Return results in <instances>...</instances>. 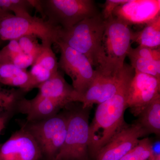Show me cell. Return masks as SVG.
<instances>
[{
    "label": "cell",
    "instance_id": "obj_27",
    "mask_svg": "<svg viewBox=\"0 0 160 160\" xmlns=\"http://www.w3.org/2000/svg\"><path fill=\"white\" fill-rule=\"evenodd\" d=\"M129 0H106L102 15L104 19L107 20L112 16L116 8L120 5L129 2Z\"/></svg>",
    "mask_w": 160,
    "mask_h": 160
},
{
    "label": "cell",
    "instance_id": "obj_12",
    "mask_svg": "<svg viewBox=\"0 0 160 160\" xmlns=\"http://www.w3.org/2000/svg\"><path fill=\"white\" fill-rule=\"evenodd\" d=\"M37 143L24 127L15 132L0 146V160H41Z\"/></svg>",
    "mask_w": 160,
    "mask_h": 160
},
{
    "label": "cell",
    "instance_id": "obj_16",
    "mask_svg": "<svg viewBox=\"0 0 160 160\" xmlns=\"http://www.w3.org/2000/svg\"><path fill=\"white\" fill-rule=\"evenodd\" d=\"M38 94L66 105L71 102L70 98L73 90L58 70L51 78L38 86Z\"/></svg>",
    "mask_w": 160,
    "mask_h": 160
},
{
    "label": "cell",
    "instance_id": "obj_19",
    "mask_svg": "<svg viewBox=\"0 0 160 160\" xmlns=\"http://www.w3.org/2000/svg\"><path fill=\"white\" fill-rule=\"evenodd\" d=\"M137 122L148 133H160V95L148 105L138 116Z\"/></svg>",
    "mask_w": 160,
    "mask_h": 160
},
{
    "label": "cell",
    "instance_id": "obj_23",
    "mask_svg": "<svg viewBox=\"0 0 160 160\" xmlns=\"http://www.w3.org/2000/svg\"><path fill=\"white\" fill-rule=\"evenodd\" d=\"M34 64H38L54 74L58 71V63L51 47L43 46L42 51L38 57Z\"/></svg>",
    "mask_w": 160,
    "mask_h": 160
},
{
    "label": "cell",
    "instance_id": "obj_2",
    "mask_svg": "<svg viewBox=\"0 0 160 160\" xmlns=\"http://www.w3.org/2000/svg\"><path fill=\"white\" fill-rule=\"evenodd\" d=\"M106 20L100 13L82 20L67 29H60L58 40L84 55L95 69L103 62L102 42Z\"/></svg>",
    "mask_w": 160,
    "mask_h": 160
},
{
    "label": "cell",
    "instance_id": "obj_5",
    "mask_svg": "<svg viewBox=\"0 0 160 160\" xmlns=\"http://www.w3.org/2000/svg\"><path fill=\"white\" fill-rule=\"evenodd\" d=\"M102 42L103 62L99 69L105 73H116L122 70L125 60L131 48L132 31L129 26L114 17L106 20Z\"/></svg>",
    "mask_w": 160,
    "mask_h": 160
},
{
    "label": "cell",
    "instance_id": "obj_18",
    "mask_svg": "<svg viewBox=\"0 0 160 160\" xmlns=\"http://www.w3.org/2000/svg\"><path fill=\"white\" fill-rule=\"evenodd\" d=\"M132 42L139 46L157 49L160 46V15L146 24L141 31L132 33Z\"/></svg>",
    "mask_w": 160,
    "mask_h": 160
},
{
    "label": "cell",
    "instance_id": "obj_21",
    "mask_svg": "<svg viewBox=\"0 0 160 160\" xmlns=\"http://www.w3.org/2000/svg\"><path fill=\"white\" fill-rule=\"evenodd\" d=\"M152 144L148 138L140 140L120 160H152L154 157Z\"/></svg>",
    "mask_w": 160,
    "mask_h": 160
},
{
    "label": "cell",
    "instance_id": "obj_29",
    "mask_svg": "<svg viewBox=\"0 0 160 160\" xmlns=\"http://www.w3.org/2000/svg\"><path fill=\"white\" fill-rule=\"evenodd\" d=\"M12 113H6L0 115V133L4 129L8 121L13 116Z\"/></svg>",
    "mask_w": 160,
    "mask_h": 160
},
{
    "label": "cell",
    "instance_id": "obj_20",
    "mask_svg": "<svg viewBox=\"0 0 160 160\" xmlns=\"http://www.w3.org/2000/svg\"><path fill=\"white\" fill-rule=\"evenodd\" d=\"M0 84V115L16 113V106L18 100L26 92L21 89H7Z\"/></svg>",
    "mask_w": 160,
    "mask_h": 160
},
{
    "label": "cell",
    "instance_id": "obj_10",
    "mask_svg": "<svg viewBox=\"0 0 160 160\" xmlns=\"http://www.w3.org/2000/svg\"><path fill=\"white\" fill-rule=\"evenodd\" d=\"M160 79L149 74L134 71L129 84L127 108L138 117L146 106L160 95Z\"/></svg>",
    "mask_w": 160,
    "mask_h": 160
},
{
    "label": "cell",
    "instance_id": "obj_9",
    "mask_svg": "<svg viewBox=\"0 0 160 160\" xmlns=\"http://www.w3.org/2000/svg\"><path fill=\"white\" fill-rule=\"evenodd\" d=\"M56 44L61 52L58 68L71 78L75 92L83 94L93 82L96 71L84 55L60 41Z\"/></svg>",
    "mask_w": 160,
    "mask_h": 160
},
{
    "label": "cell",
    "instance_id": "obj_4",
    "mask_svg": "<svg viewBox=\"0 0 160 160\" xmlns=\"http://www.w3.org/2000/svg\"><path fill=\"white\" fill-rule=\"evenodd\" d=\"M74 102L64 109L67 117L66 139L56 160H89V108Z\"/></svg>",
    "mask_w": 160,
    "mask_h": 160
},
{
    "label": "cell",
    "instance_id": "obj_15",
    "mask_svg": "<svg viewBox=\"0 0 160 160\" xmlns=\"http://www.w3.org/2000/svg\"><path fill=\"white\" fill-rule=\"evenodd\" d=\"M127 56L134 71L149 74L160 79V49L138 46L131 47Z\"/></svg>",
    "mask_w": 160,
    "mask_h": 160
},
{
    "label": "cell",
    "instance_id": "obj_17",
    "mask_svg": "<svg viewBox=\"0 0 160 160\" xmlns=\"http://www.w3.org/2000/svg\"><path fill=\"white\" fill-rule=\"evenodd\" d=\"M0 84L18 87L26 93L35 88L29 72L8 63L0 64Z\"/></svg>",
    "mask_w": 160,
    "mask_h": 160
},
{
    "label": "cell",
    "instance_id": "obj_24",
    "mask_svg": "<svg viewBox=\"0 0 160 160\" xmlns=\"http://www.w3.org/2000/svg\"><path fill=\"white\" fill-rule=\"evenodd\" d=\"M37 38L35 36L30 35L24 36L18 39L23 52L31 56L35 60L43 49L42 45L39 43Z\"/></svg>",
    "mask_w": 160,
    "mask_h": 160
},
{
    "label": "cell",
    "instance_id": "obj_26",
    "mask_svg": "<svg viewBox=\"0 0 160 160\" xmlns=\"http://www.w3.org/2000/svg\"><path fill=\"white\" fill-rule=\"evenodd\" d=\"M30 72L32 84L34 88L49 79L53 75L51 72L49 71L38 64H33Z\"/></svg>",
    "mask_w": 160,
    "mask_h": 160
},
{
    "label": "cell",
    "instance_id": "obj_6",
    "mask_svg": "<svg viewBox=\"0 0 160 160\" xmlns=\"http://www.w3.org/2000/svg\"><path fill=\"white\" fill-rule=\"evenodd\" d=\"M61 28L51 26L42 18L30 15L18 17L0 8V41L17 39L26 35H34L44 47H51L58 40Z\"/></svg>",
    "mask_w": 160,
    "mask_h": 160
},
{
    "label": "cell",
    "instance_id": "obj_25",
    "mask_svg": "<svg viewBox=\"0 0 160 160\" xmlns=\"http://www.w3.org/2000/svg\"><path fill=\"white\" fill-rule=\"evenodd\" d=\"M23 52L18 40H10L9 43L0 50V64H12L15 58Z\"/></svg>",
    "mask_w": 160,
    "mask_h": 160
},
{
    "label": "cell",
    "instance_id": "obj_30",
    "mask_svg": "<svg viewBox=\"0 0 160 160\" xmlns=\"http://www.w3.org/2000/svg\"><path fill=\"white\" fill-rule=\"evenodd\" d=\"M152 160H160V153L158 154H155Z\"/></svg>",
    "mask_w": 160,
    "mask_h": 160
},
{
    "label": "cell",
    "instance_id": "obj_14",
    "mask_svg": "<svg viewBox=\"0 0 160 160\" xmlns=\"http://www.w3.org/2000/svg\"><path fill=\"white\" fill-rule=\"evenodd\" d=\"M66 105L38 94L32 99L25 96L18 100L16 111L26 115V122H37L47 119L59 113Z\"/></svg>",
    "mask_w": 160,
    "mask_h": 160
},
{
    "label": "cell",
    "instance_id": "obj_8",
    "mask_svg": "<svg viewBox=\"0 0 160 160\" xmlns=\"http://www.w3.org/2000/svg\"><path fill=\"white\" fill-rule=\"evenodd\" d=\"M96 71V75L88 89L83 94L74 91L72 94L71 102H79L83 108H90L94 104H101L116 94L126 80L134 73L131 66L125 63L124 68L116 73H105Z\"/></svg>",
    "mask_w": 160,
    "mask_h": 160
},
{
    "label": "cell",
    "instance_id": "obj_13",
    "mask_svg": "<svg viewBox=\"0 0 160 160\" xmlns=\"http://www.w3.org/2000/svg\"><path fill=\"white\" fill-rule=\"evenodd\" d=\"M159 15L160 0H129L112 13L114 17L129 26L146 24Z\"/></svg>",
    "mask_w": 160,
    "mask_h": 160
},
{
    "label": "cell",
    "instance_id": "obj_7",
    "mask_svg": "<svg viewBox=\"0 0 160 160\" xmlns=\"http://www.w3.org/2000/svg\"><path fill=\"white\" fill-rule=\"evenodd\" d=\"M21 126L34 138L41 151V160H56L66 139L67 126L66 110L39 122H22Z\"/></svg>",
    "mask_w": 160,
    "mask_h": 160
},
{
    "label": "cell",
    "instance_id": "obj_3",
    "mask_svg": "<svg viewBox=\"0 0 160 160\" xmlns=\"http://www.w3.org/2000/svg\"><path fill=\"white\" fill-rule=\"evenodd\" d=\"M32 7L51 26L71 28L81 21L100 14L92 0H30Z\"/></svg>",
    "mask_w": 160,
    "mask_h": 160
},
{
    "label": "cell",
    "instance_id": "obj_28",
    "mask_svg": "<svg viewBox=\"0 0 160 160\" xmlns=\"http://www.w3.org/2000/svg\"><path fill=\"white\" fill-rule=\"evenodd\" d=\"M35 61L34 58L31 56L22 52L15 58L12 64L21 69H26L29 66H32Z\"/></svg>",
    "mask_w": 160,
    "mask_h": 160
},
{
    "label": "cell",
    "instance_id": "obj_11",
    "mask_svg": "<svg viewBox=\"0 0 160 160\" xmlns=\"http://www.w3.org/2000/svg\"><path fill=\"white\" fill-rule=\"evenodd\" d=\"M147 134L137 122L125 125L100 150L95 160H120Z\"/></svg>",
    "mask_w": 160,
    "mask_h": 160
},
{
    "label": "cell",
    "instance_id": "obj_22",
    "mask_svg": "<svg viewBox=\"0 0 160 160\" xmlns=\"http://www.w3.org/2000/svg\"><path fill=\"white\" fill-rule=\"evenodd\" d=\"M0 8L4 11L13 12L18 17L31 15L29 10L33 8L30 0H0Z\"/></svg>",
    "mask_w": 160,
    "mask_h": 160
},
{
    "label": "cell",
    "instance_id": "obj_1",
    "mask_svg": "<svg viewBox=\"0 0 160 160\" xmlns=\"http://www.w3.org/2000/svg\"><path fill=\"white\" fill-rule=\"evenodd\" d=\"M134 74L127 79L116 94L98 105L89 126V155L94 159L100 150L126 124L124 113L127 108L129 84Z\"/></svg>",
    "mask_w": 160,
    "mask_h": 160
}]
</instances>
